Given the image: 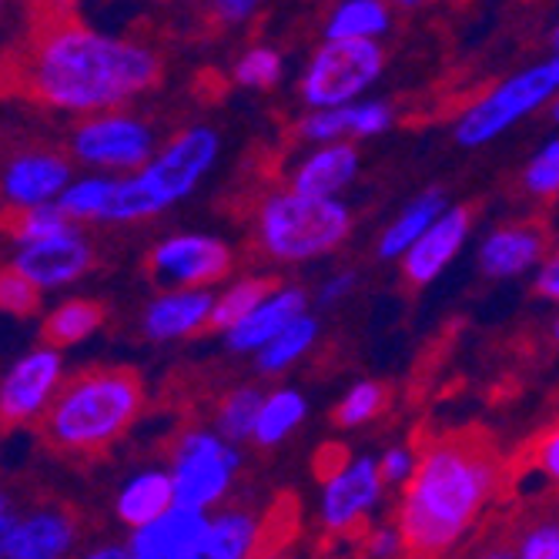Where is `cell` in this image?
<instances>
[{"mask_svg":"<svg viewBox=\"0 0 559 559\" xmlns=\"http://www.w3.org/2000/svg\"><path fill=\"white\" fill-rule=\"evenodd\" d=\"M352 212L342 198H305L272 191L255 215V238L272 262L298 265L322 259L352 235Z\"/></svg>","mask_w":559,"mask_h":559,"instance_id":"cell-5","label":"cell"},{"mask_svg":"<svg viewBox=\"0 0 559 559\" xmlns=\"http://www.w3.org/2000/svg\"><path fill=\"white\" fill-rule=\"evenodd\" d=\"M78 559H128V552H124L121 543H100V546L87 549V552L78 556Z\"/></svg>","mask_w":559,"mask_h":559,"instance_id":"cell-47","label":"cell"},{"mask_svg":"<svg viewBox=\"0 0 559 559\" xmlns=\"http://www.w3.org/2000/svg\"><path fill=\"white\" fill-rule=\"evenodd\" d=\"M463 559H516L510 543H483L476 549H469Z\"/></svg>","mask_w":559,"mask_h":559,"instance_id":"cell-46","label":"cell"},{"mask_svg":"<svg viewBox=\"0 0 559 559\" xmlns=\"http://www.w3.org/2000/svg\"><path fill=\"white\" fill-rule=\"evenodd\" d=\"M155 151H158V141L151 124L121 111L84 118L71 131L74 162H81L84 168H94L97 175L128 178L155 158Z\"/></svg>","mask_w":559,"mask_h":559,"instance_id":"cell-9","label":"cell"},{"mask_svg":"<svg viewBox=\"0 0 559 559\" xmlns=\"http://www.w3.org/2000/svg\"><path fill=\"white\" fill-rule=\"evenodd\" d=\"M359 147L348 141L322 144L301 158V165L292 171L288 191L305 198H338L359 175Z\"/></svg>","mask_w":559,"mask_h":559,"instance_id":"cell-20","label":"cell"},{"mask_svg":"<svg viewBox=\"0 0 559 559\" xmlns=\"http://www.w3.org/2000/svg\"><path fill=\"white\" fill-rule=\"evenodd\" d=\"M298 134L312 144H335L345 141V111H312L298 121Z\"/></svg>","mask_w":559,"mask_h":559,"instance_id":"cell-39","label":"cell"},{"mask_svg":"<svg viewBox=\"0 0 559 559\" xmlns=\"http://www.w3.org/2000/svg\"><path fill=\"white\" fill-rule=\"evenodd\" d=\"M301 316H309V295H305V288L278 285L255 312H248L235 329L225 332V345L238 355L262 352L278 332H285Z\"/></svg>","mask_w":559,"mask_h":559,"instance_id":"cell-17","label":"cell"},{"mask_svg":"<svg viewBox=\"0 0 559 559\" xmlns=\"http://www.w3.org/2000/svg\"><path fill=\"white\" fill-rule=\"evenodd\" d=\"M305 416H309V402H305V395L298 389H272L262 395L251 439H255L262 449H272V445L285 442L305 423Z\"/></svg>","mask_w":559,"mask_h":559,"instance_id":"cell-26","label":"cell"},{"mask_svg":"<svg viewBox=\"0 0 559 559\" xmlns=\"http://www.w3.org/2000/svg\"><path fill=\"white\" fill-rule=\"evenodd\" d=\"M385 486L379 479V466L372 455L345 460L338 469L329 473L319 499V520L329 533H348L352 526H362L379 506Z\"/></svg>","mask_w":559,"mask_h":559,"instance_id":"cell-12","label":"cell"},{"mask_svg":"<svg viewBox=\"0 0 559 559\" xmlns=\"http://www.w3.org/2000/svg\"><path fill=\"white\" fill-rule=\"evenodd\" d=\"M171 506H175V489L168 469H144L121 486L115 499V516L128 530H141L147 523H155L162 513H168Z\"/></svg>","mask_w":559,"mask_h":559,"instance_id":"cell-23","label":"cell"},{"mask_svg":"<svg viewBox=\"0 0 559 559\" xmlns=\"http://www.w3.org/2000/svg\"><path fill=\"white\" fill-rule=\"evenodd\" d=\"M205 523H209V513L171 506V510L162 513L155 523L131 530L124 552H128V559H185L191 552V546L198 543L201 530H205Z\"/></svg>","mask_w":559,"mask_h":559,"instance_id":"cell-21","label":"cell"},{"mask_svg":"<svg viewBox=\"0 0 559 559\" xmlns=\"http://www.w3.org/2000/svg\"><path fill=\"white\" fill-rule=\"evenodd\" d=\"M546 231L533 225H502L479 245V269L489 278H520L536 272L546 255Z\"/></svg>","mask_w":559,"mask_h":559,"instance_id":"cell-18","label":"cell"},{"mask_svg":"<svg viewBox=\"0 0 559 559\" xmlns=\"http://www.w3.org/2000/svg\"><path fill=\"white\" fill-rule=\"evenodd\" d=\"M392 8L382 0H345L322 24V40H376L389 34Z\"/></svg>","mask_w":559,"mask_h":559,"instance_id":"cell-25","label":"cell"},{"mask_svg":"<svg viewBox=\"0 0 559 559\" xmlns=\"http://www.w3.org/2000/svg\"><path fill=\"white\" fill-rule=\"evenodd\" d=\"M385 409V389L379 382H355L335 409V423L342 429H359L366 423H372L379 413Z\"/></svg>","mask_w":559,"mask_h":559,"instance_id":"cell-34","label":"cell"},{"mask_svg":"<svg viewBox=\"0 0 559 559\" xmlns=\"http://www.w3.org/2000/svg\"><path fill=\"white\" fill-rule=\"evenodd\" d=\"M319 338V322L312 316L295 319L285 332H278L262 352H255V366L262 376H282L288 372L301 355H309V348Z\"/></svg>","mask_w":559,"mask_h":559,"instance_id":"cell-29","label":"cell"},{"mask_svg":"<svg viewBox=\"0 0 559 559\" xmlns=\"http://www.w3.org/2000/svg\"><path fill=\"white\" fill-rule=\"evenodd\" d=\"M251 559H292V556L285 549H262V552H255Z\"/></svg>","mask_w":559,"mask_h":559,"instance_id":"cell-49","label":"cell"},{"mask_svg":"<svg viewBox=\"0 0 559 559\" xmlns=\"http://www.w3.org/2000/svg\"><path fill=\"white\" fill-rule=\"evenodd\" d=\"M499 486L492 445L473 436H445L432 442L402 486L395 530L405 552L442 556L460 546L479 523Z\"/></svg>","mask_w":559,"mask_h":559,"instance_id":"cell-2","label":"cell"},{"mask_svg":"<svg viewBox=\"0 0 559 559\" xmlns=\"http://www.w3.org/2000/svg\"><path fill=\"white\" fill-rule=\"evenodd\" d=\"M345 111V141L355 144L362 138H379L392 128L395 111L389 100H355Z\"/></svg>","mask_w":559,"mask_h":559,"instance_id":"cell-35","label":"cell"},{"mask_svg":"<svg viewBox=\"0 0 559 559\" xmlns=\"http://www.w3.org/2000/svg\"><path fill=\"white\" fill-rule=\"evenodd\" d=\"M278 285L269 278H238L235 285H228L222 295H215L212 301V316H209V329L212 332H228L235 329L248 312H255L259 305L275 292Z\"/></svg>","mask_w":559,"mask_h":559,"instance_id":"cell-30","label":"cell"},{"mask_svg":"<svg viewBox=\"0 0 559 559\" xmlns=\"http://www.w3.org/2000/svg\"><path fill=\"white\" fill-rule=\"evenodd\" d=\"M352 288H355V275H352V272H338V275L325 278V285H322V292H319V305H335V301H342Z\"/></svg>","mask_w":559,"mask_h":559,"instance_id":"cell-45","label":"cell"},{"mask_svg":"<svg viewBox=\"0 0 559 559\" xmlns=\"http://www.w3.org/2000/svg\"><path fill=\"white\" fill-rule=\"evenodd\" d=\"M238 473V452L225 439L205 429H191L178 439L171 455V489L175 506L194 513H212L228 496Z\"/></svg>","mask_w":559,"mask_h":559,"instance_id":"cell-8","label":"cell"},{"mask_svg":"<svg viewBox=\"0 0 559 559\" xmlns=\"http://www.w3.org/2000/svg\"><path fill=\"white\" fill-rule=\"evenodd\" d=\"M8 516H14V513H11V496H8V492H0V523H4Z\"/></svg>","mask_w":559,"mask_h":559,"instance_id":"cell-50","label":"cell"},{"mask_svg":"<svg viewBox=\"0 0 559 559\" xmlns=\"http://www.w3.org/2000/svg\"><path fill=\"white\" fill-rule=\"evenodd\" d=\"M402 552H405V546H402V536H399L395 523L372 526V533L366 539V556L369 559H399Z\"/></svg>","mask_w":559,"mask_h":559,"instance_id":"cell-41","label":"cell"},{"mask_svg":"<svg viewBox=\"0 0 559 559\" xmlns=\"http://www.w3.org/2000/svg\"><path fill=\"white\" fill-rule=\"evenodd\" d=\"M147 265L162 285L209 292L231 272V248L205 231H181L151 248Z\"/></svg>","mask_w":559,"mask_h":559,"instance_id":"cell-11","label":"cell"},{"mask_svg":"<svg viewBox=\"0 0 559 559\" xmlns=\"http://www.w3.org/2000/svg\"><path fill=\"white\" fill-rule=\"evenodd\" d=\"M81 231L78 225H71L58 205H40V209H27V212H14L8 235L21 245H37V241H50V238H61V235H74Z\"/></svg>","mask_w":559,"mask_h":559,"instance_id":"cell-33","label":"cell"},{"mask_svg":"<svg viewBox=\"0 0 559 559\" xmlns=\"http://www.w3.org/2000/svg\"><path fill=\"white\" fill-rule=\"evenodd\" d=\"M74 181V168L64 155L47 147L17 151L0 168V201L11 212H27L40 205H55L61 191Z\"/></svg>","mask_w":559,"mask_h":559,"instance_id":"cell-13","label":"cell"},{"mask_svg":"<svg viewBox=\"0 0 559 559\" xmlns=\"http://www.w3.org/2000/svg\"><path fill=\"white\" fill-rule=\"evenodd\" d=\"M81 526L64 506H44L27 516H14L8 559H71Z\"/></svg>","mask_w":559,"mask_h":559,"instance_id":"cell-16","label":"cell"},{"mask_svg":"<svg viewBox=\"0 0 559 559\" xmlns=\"http://www.w3.org/2000/svg\"><path fill=\"white\" fill-rule=\"evenodd\" d=\"M11 81L34 105L108 115L162 81V58L141 40L105 34L64 11L37 21L11 61Z\"/></svg>","mask_w":559,"mask_h":559,"instance_id":"cell-1","label":"cell"},{"mask_svg":"<svg viewBox=\"0 0 559 559\" xmlns=\"http://www.w3.org/2000/svg\"><path fill=\"white\" fill-rule=\"evenodd\" d=\"M262 520L248 510H222L209 513V523L201 530L198 543L185 559H251L262 552Z\"/></svg>","mask_w":559,"mask_h":559,"instance_id":"cell-22","label":"cell"},{"mask_svg":"<svg viewBox=\"0 0 559 559\" xmlns=\"http://www.w3.org/2000/svg\"><path fill=\"white\" fill-rule=\"evenodd\" d=\"M212 301H215V295L201 292V288L165 292L144 309L141 329L151 342H178V338L198 335L201 329H209Z\"/></svg>","mask_w":559,"mask_h":559,"instance_id":"cell-19","label":"cell"},{"mask_svg":"<svg viewBox=\"0 0 559 559\" xmlns=\"http://www.w3.org/2000/svg\"><path fill=\"white\" fill-rule=\"evenodd\" d=\"M282 74H285V58L278 47H269V44L248 47L231 68V81L238 87H251V91L275 87L282 81Z\"/></svg>","mask_w":559,"mask_h":559,"instance_id":"cell-32","label":"cell"},{"mask_svg":"<svg viewBox=\"0 0 559 559\" xmlns=\"http://www.w3.org/2000/svg\"><path fill=\"white\" fill-rule=\"evenodd\" d=\"M385 71V50L376 40H322L298 81V97L312 111L355 105Z\"/></svg>","mask_w":559,"mask_h":559,"instance_id":"cell-7","label":"cell"},{"mask_svg":"<svg viewBox=\"0 0 559 559\" xmlns=\"http://www.w3.org/2000/svg\"><path fill=\"white\" fill-rule=\"evenodd\" d=\"M516 559H559V526L556 520H536L513 543Z\"/></svg>","mask_w":559,"mask_h":559,"instance_id":"cell-38","label":"cell"},{"mask_svg":"<svg viewBox=\"0 0 559 559\" xmlns=\"http://www.w3.org/2000/svg\"><path fill=\"white\" fill-rule=\"evenodd\" d=\"M40 309V292L17 272L0 269V312L14 319H31Z\"/></svg>","mask_w":559,"mask_h":559,"instance_id":"cell-37","label":"cell"},{"mask_svg":"<svg viewBox=\"0 0 559 559\" xmlns=\"http://www.w3.org/2000/svg\"><path fill=\"white\" fill-rule=\"evenodd\" d=\"M559 91V61L556 55L546 61H536L530 68H520L506 81H499L492 91H486L479 100L460 115L452 128L455 144L463 147H483L506 134L513 124L526 121L539 108L552 105V97Z\"/></svg>","mask_w":559,"mask_h":559,"instance_id":"cell-6","label":"cell"},{"mask_svg":"<svg viewBox=\"0 0 559 559\" xmlns=\"http://www.w3.org/2000/svg\"><path fill=\"white\" fill-rule=\"evenodd\" d=\"M536 466L546 479L559 476V432L549 429L539 442H536Z\"/></svg>","mask_w":559,"mask_h":559,"instance_id":"cell-42","label":"cell"},{"mask_svg":"<svg viewBox=\"0 0 559 559\" xmlns=\"http://www.w3.org/2000/svg\"><path fill=\"white\" fill-rule=\"evenodd\" d=\"M523 188L533 198H556L559 191V141L549 138L523 171Z\"/></svg>","mask_w":559,"mask_h":559,"instance_id":"cell-36","label":"cell"},{"mask_svg":"<svg viewBox=\"0 0 559 559\" xmlns=\"http://www.w3.org/2000/svg\"><path fill=\"white\" fill-rule=\"evenodd\" d=\"M222 155V138L209 124H194L178 131L162 151H155L141 171L118 178L111 191V205L105 222H144L155 218L178 201H185Z\"/></svg>","mask_w":559,"mask_h":559,"instance_id":"cell-4","label":"cell"},{"mask_svg":"<svg viewBox=\"0 0 559 559\" xmlns=\"http://www.w3.org/2000/svg\"><path fill=\"white\" fill-rule=\"evenodd\" d=\"M11 530H14V516H8L0 523V559H8V539H11Z\"/></svg>","mask_w":559,"mask_h":559,"instance_id":"cell-48","label":"cell"},{"mask_svg":"<svg viewBox=\"0 0 559 559\" xmlns=\"http://www.w3.org/2000/svg\"><path fill=\"white\" fill-rule=\"evenodd\" d=\"M449 209V201H445V194L442 191H423L419 198H413L409 205H405L402 212H399V218L382 231V238H379V259L382 262H399L405 251H409L423 235H426V228L442 215Z\"/></svg>","mask_w":559,"mask_h":559,"instance_id":"cell-24","label":"cell"},{"mask_svg":"<svg viewBox=\"0 0 559 559\" xmlns=\"http://www.w3.org/2000/svg\"><path fill=\"white\" fill-rule=\"evenodd\" d=\"M533 288H536V295L546 298V301H556V298H559V262H556V259H543V265L536 269Z\"/></svg>","mask_w":559,"mask_h":559,"instance_id":"cell-44","label":"cell"},{"mask_svg":"<svg viewBox=\"0 0 559 559\" xmlns=\"http://www.w3.org/2000/svg\"><path fill=\"white\" fill-rule=\"evenodd\" d=\"M115 175H84L74 178L61 198L55 201L58 212L71 222V225H87V222H105L108 218V205H111V191H115Z\"/></svg>","mask_w":559,"mask_h":559,"instance_id":"cell-28","label":"cell"},{"mask_svg":"<svg viewBox=\"0 0 559 559\" xmlns=\"http://www.w3.org/2000/svg\"><path fill=\"white\" fill-rule=\"evenodd\" d=\"M100 325H105V309L91 298H68L58 309H50V316L44 319V338L50 348H68V345H81L84 338H91Z\"/></svg>","mask_w":559,"mask_h":559,"instance_id":"cell-27","label":"cell"},{"mask_svg":"<svg viewBox=\"0 0 559 559\" xmlns=\"http://www.w3.org/2000/svg\"><path fill=\"white\" fill-rule=\"evenodd\" d=\"M212 14L222 24H245L259 14V4L255 0H222V4H212Z\"/></svg>","mask_w":559,"mask_h":559,"instance_id":"cell-43","label":"cell"},{"mask_svg":"<svg viewBox=\"0 0 559 559\" xmlns=\"http://www.w3.org/2000/svg\"><path fill=\"white\" fill-rule=\"evenodd\" d=\"M64 359L58 348L37 345L0 376V426L14 429L31 419H40L55 402L64 382Z\"/></svg>","mask_w":559,"mask_h":559,"instance_id":"cell-10","label":"cell"},{"mask_svg":"<svg viewBox=\"0 0 559 559\" xmlns=\"http://www.w3.org/2000/svg\"><path fill=\"white\" fill-rule=\"evenodd\" d=\"M376 466H379L382 486H405L416 469V452L405 449V445H392L382 460H376Z\"/></svg>","mask_w":559,"mask_h":559,"instance_id":"cell-40","label":"cell"},{"mask_svg":"<svg viewBox=\"0 0 559 559\" xmlns=\"http://www.w3.org/2000/svg\"><path fill=\"white\" fill-rule=\"evenodd\" d=\"M469 231H473V212H469L466 205H449V209L426 228V235L399 259V262H402L405 282L416 285V288L436 282V278L452 265V259L463 251Z\"/></svg>","mask_w":559,"mask_h":559,"instance_id":"cell-15","label":"cell"},{"mask_svg":"<svg viewBox=\"0 0 559 559\" xmlns=\"http://www.w3.org/2000/svg\"><path fill=\"white\" fill-rule=\"evenodd\" d=\"M262 389L255 385H241V389H231L222 405H218V439H225L228 445H238L245 439H251V429H255V419H259V405H262Z\"/></svg>","mask_w":559,"mask_h":559,"instance_id":"cell-31","label":"cell"},{"mask_svg":"<svg viewBox=\"0 0 559 559\" xmlns=\"http://www.w3.org/2000/svg\"><path fill=\"white\" fill-rule=\"evenodd\" d=\"M144 385L131 369H87L61 382L40 416V432L58 452L94 455L118 442L138 419Z\"/></svg>","mask_w":559,"mask_h":559,"instance_id":"cell-3","label":"cell"},{"mask_svg":"<svg viewBox=\"0 0 559 559\" xmlns=\"http://www.w3.org/2000/svg\"><path fill=\"white\" fill-rule=\"evenodd\" d=\"M91 265H94V245L81 231H74L37 245H21L8 269L17 272L24 282H31L37 292H55L81 282L91 272Z\"/></svg>","mask_w":559,"mask_h":559,"instance_id":"cell-14","label":"cell"}]
</instances>
